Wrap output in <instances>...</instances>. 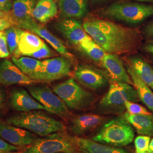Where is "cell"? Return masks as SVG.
<instances>
[{
  "mask_svg": "<svg viewBox=\"0 0 153 153\" xmlns=\"http://www.w3.org/2000/svg\"><path fill=\"white\" fill-rule=\"evenodd\" d=\"M83 26L88 35L106 53H128L137 49L140 33L137 30L98 18H88Z\"/></svg>",
  "mask_w": 153,
  "mask_h": 153,
  "instance_id": "1",
  "label": "cell"
},
{
  "mask_svg": "<svg viewBox=\"0 0 153 153\" xmlns=\"http://www.w3.org/2000/svg\"><path fill=\"white\" fill-rule=\"evenodd\" d=\"M42 111L19 112L9 116L6 121L9 124L22 128L41 137L58 131H65V126L62 121Z\"/></svg>",
  "mask_w": 153,
  "mask_h": 153,
  "instance_id": "2",
  "label": "cell"
},
{
  "mask_svg": "<svg viewBox=\"0 0 153 153\" xmlns=\"http://www.w3.org/2000/svg\"><path fill=\"white\" fill-rule=\"evenodd\" d=\"M108 91L99 104L100 111L105 114L123 112L126 108V101L138 102L140 99L136 88L126 82L109 81Z\"/></svg>",
  "mask_w": 153,
  "mask_h": 153,
  "instance_id": "3",
  "label": "cell"
},
{
  "mask_svg": "<svg viewBox=\"0 0 153 153\" xmlns=\"http://www.w3.org/2000/svg\"><path fill=\"white\" fill-rule=\"evenodd\" d=\"M134 137L132 126L122 116L103 124L92 140L114 147H123L130 144Z\"/></svg>",
  "mask_w": 153,
  "mask_h": 153,
  "instance_id": "4",
  "label": "cell"
},
{
  "mask_svg": "<svg viewBox=\"0 0 153 153\" xmlns=\"http://www.w3.org/2000/svg\"><path fill=\"white\" fill-rule=\"evenodd\" d=\"M55 92L65 103L68 108L83 111L91 108L96 98L85 90L73 78H69L53 87Z\"/></svg>",
  "mask_w": 153,
  "mask_h": 153,
  "instance_id": "5",
  "label": "cell"
},
{
  "mask_svg": "<svg viewBox=\"0 0 153 153\" xmlns=\"http://www.w3.org/2000/svg\"><path fill=\"white\" fill-rule=\"evenodd\" d=\"M105 17L130 24H137L153 16V5L133 2H115L102 11Z\"/></svg>",
  "mask_w": 153,
  "mask_h": 153,
  "instance_id": "6",
  "label": "cell"
},
{
  "mask_svg": "<svg viewBox=\"0 0 153 153\" xmlns=\"http://www.w3.org/2000/svg\"><path fill=\"white\" fill-rule=\"evenodd\" d=\"M78 152L74 136L65 131H58L37 138L26 148L25 153H76Z\"/></svg>",
  "mask_w": 153,
  "mask_h": 153,
  "instance_id": "7",
  "label": "cell"
},
{
  "mask_svg": "<svg viewBox=\"0 0 153 153\" xmlns=\"http://www.w3.org/2000/svg\"><path fill=\"white\" fill-rule=\"evenodd\" d=\"M29 93L48 111L66 121L69 117L68 107L52 89L44 85L28 87Z\"/></svg>",
  "mask_w": 153,
  "mask_h": 153,
  "instance_id": "8",
  "label": "cell"
},
{
  "mask_svg": "<svg viewBox=\"0 0 153 153\" xmlns=\"http://www.w3.org/2000/svg\"><path fill=\"white\" fill-rule=\"evenodd\" d=\"M71 61L64 56L42 61L40 69L30 76L37 82H51L69 76L71 74Z\"/></svg>",
  "mask_w": 153,
  "mask_h": 153,
  "instance_id": "9",
  "label": "cell"
},
{
  "mask_svg": "<svg viewBox=\"0 0 153 153\" xmlns=\"http://www.w3.org/2000/svg\"><path fill=\"white\" fill-rule=\"evenodd\" d=\"M16 26L35 33L40 38L44 39L62 56L68 59L71 61L74 60V56L66 48L60 40L49 32L44 26L37 23L33 19L27 22L18 24Z\"/></svg>",
  "mask_w": 153,
  "mask_h": 153,
  "instance_id": "10",
  "label": "cell"
},
{
  "mask_svg": "<svg viewBox=\"0 0 153 153\" xmlns=\"http://www.w3.org/2000/svg\"><path fill=\"white\" fill-rule=\"evenodd\" d=\"M0 137L20 148L28 146L37 139L33 133L22 128L0 121Z\"/></svg>",
  "mask_w": 153,
  "mask_h": 153,
  "instance_id": "11",
  "label": "cell"
},
{
  "mask_svg": "<svg viewBox=\"0 0 153 153\" xmlns=\"http://www.w3.org/2000/svg\"><path fill=\"white\" fill-rule=\"evenodd\" d=\"M76 80L85 86L92 90H98L106 86L108 78L103 71L90 66H78L74 71Z\"/></svg>",
  "mask_w": 153,
  "mask_h": 153,
  "instance_id": "12",
  "label": "cell"
},
{
  "mask_svg": "<svg viewBox=\"0 0 153 153\" xmlns=\"http://www.w3.org/2000/svg\"><path fill=\"white\" fill-rule=\"evenodd\" d=\"M55 27L68 42L76 47L90 38L82 23L74 19L64 18L55 25Z\"/></svg>",
  "mask_w": 153,
  "mask_h": 153,
  "instance_id": "13",
  "label": "cell"
},
{
  "mask_svg": "<svg viewBox=\"0 0 153 153\" xmlns=\"http://www.w3.org/2000/svg\"><path fill=\"white\" fill-rule=\"evenodd\" d=\"M105 120L104 116L97 114L77 115L71 119L69 128L72 134L79 137L97 129L103 124Z\"/></svg>",
  "mask_w": 153,
  "mask_h": 153,
  "instance_id": "14",
  "label": "cell"
},
{
  "mask_svg": "<svg viewBox=\"0 0 153 153\" xmlns=\"http://www.w3.org/2000/svg\"><path fill=\"white\" fill-rule=\"evenodd\" d=\"M9 104L11 109L18 112L33 110L45 111L44 107L33 97L30 93L22 88H13L10 92Z\"/></svg>",
  "mask_w": 153,
  "mask_h": 153,
  "instance_id": "15",
  "label": "cell"
},
{
  "mask_svg": "<svg viewBox=\"0 0 153 153\" xmlns=\"http://www.w3.org/2000/svg\"><path fill=\"white\" fill-rule=\"evenodd\" d=\"M33 81L25 74L13 62L4 60L0 62V84L9 86L13 85H33Z\"/></svg>",
  "mask_w": 153,
  "mask_h": 153,
  "instance_id": "16",
  "label": "cell"
},
{
  "mask_svg": "<svg viewBox=\"0 0 153 153\" xmlns=\"http://www.w3.org/2000/svg\"><path fill=\"white\" fill-rule=\"evenodd\" d=\"M101 63L108 72L110 80L133 85L131 77L118 55L106 53Z\"/></svg>",
  "mask_w": 153,
  "mask_h": 153,
  "instance_id": "17",
  "label": "cell"
},
{
  "mask_svg": "<svg viewBox=\"0 0 153 153\" xmlns=\"http://www.w3.org/2000/svg\"><path fill=\"white\" fill-rule=\"evenodd\" d=\"M58 7L61 16L66 19H80L88 14V0H59Z\"/></svg>",
  "mask_w": 153,
  "mask_h": 153,
  "instance_id": "18",
  "label": "cell"
},
{
  "mask_svg": "<svg viewBox=\"0 0 153 153\" xmlns=\"http://www.w3.org/2000/svg\"><path fill=\"white\" fill-rule=\"evenodd\" d=\"M44 44L42 39L33 33L22 30L18 48L14 53V57L28 56L40 49Z\"/></svg>",
  "mask_w": 153,
  "mask_h": 153,
  "instance_id": "19",
  "label": "cell"
},
{
  "mask_svg": "<svg viewBox=\"0 0 153 153\" xmlns=\"http://www.w3.org/2000/svg\"><path fill=\"white\" fill-rule=\"evenodd\" d=\"M78 152L81 153H129L125 149L111 146L93 140L74 136Z\"/></svg>",
  "mask_w": 153,
  "mask_h": 153,
  "instance_id": "20",
  "label": "cell"
},
{
  "mask_svg": "<svg viewBox=\"0 0 153 153\" xmlns=\"http://www.w3.org/2000/svg\"><path fill=\"white\" fill-rule=\"evenodd\" d=\"M35 5V0H14L10 11L14 26L33 19V10Z\"/></svg>",
  "mask_w": 153,
  "mask_h": 153,
  "instance_id": "21",
  "label": "cell"
},
{
  "mask_svg": "<svg viewBox=\"0 0 153 153\" xmlns=\"http://www.w3.org/2000/svg\"><path fill=\"white\" fill-rule=\"evenodd\" d=\"M139 134L153 136V115H132L126 112L123 115Z\"/></svg>",
  "mask_w": 153,
  "mask_h": 153,
  "instance_id": "22",
  "label": "cell"
},
{
  "mask_svg": "<svg viewBox=\"0 0 153 153\" xmlns=\"http://www.w3.org/2000/svg\"><path fill=\"white\" fill-rule=\"evenodd\" d=\"M126 70L131 77L133 86L137 90L140 100L146 105L149 109L153 112V91L143 82L131 66L128 64Z\"/></svg>",
  "mask_w": 153,
  "mask_h": 153,
  "instance_id": "23",
  "label": "cell"
},
{
  "mask_svg": "<svg viewBox=\"0 0 153 153\" xmlns=\"http://www.w3.org/2000/svg\"><path fill=\"white\" fill-rule=\"evenodd\" d=\"M58 7L55 0H39L33 10V18L45 23L57 15Z\"/></svg>",
  "mask_w": 153,
  "mask_h": 153,
  "instance_id": "24",
  "label": "cell"
},
{
  "mask_svg": "<svg viewBox=\"0 0 153 153\" xmlns=\"http://www.w3.org/2000/svg\"><path fill=\"white\" fill-rule=\"evenodd\" d=\"M127 62L128 64L131 66L143 82L153 91V67L138 56L129 57Z\"/></svg>",
  "mask_w": 153,
  "mask_h": 153,
  "instance_id": "25",
  "label": "cell"
},
{
  "mask_svg": "<svg viewBox=\"0 0 153 153\" xmlns=\"http://www.w3.org/2000/svg\"><path fill=\"white\" fill-rule=\"evenodd\" d=\"M13 63L16 65L22 72L30 76L38 71L42 65V61H40L31 57H12Z\"/></svg>",
  "mask_w": 153,
  "mask_h": 153,
  "instance_id": "26",
  "label": "cell"
},
{
  "mask_svg": "<svg viewBox=\"0 0 153 153\" xmlns=\"http://www.w3.org/2000/svg\"><path fill=\"white\" fill-rule=\"evenodd\" d=\"M93 60L102 62L106 52L90 37L83 41L78 47Z\"/></svg>",
  "mask_w": 153,
  "mask_h": 153,
  "instance_id": "27",
  "label": "cell"
},
{
  "mask_svg": "<svg viewBox=\"0 0 153 153\" xmlns=\"http://www.w3.org/2000/svg\"><path fill=\"white\" fill-rule=\"evenodd\" d=\"M22 30L18 27L11 26L5 31L8 49L11 54H14L18 48Z\"/></svg>",
  "mask_w": 153,
  "mask_h": 153,
  "instance_id": "28",
  "label": "cell"
},
{
  "mask_svg": "<svg viewBox=\"0 0 153 153\" xmlns=\"http://www.w3.org/2000/svg\"><path fill=\"white\" fill-rule=\"evenodd\" d=\"M127 112L132 115H152V114L140 104L133 102L126 101L125 103Z\"/></svg>",
  "mask_w": 153,
  "mask_h": 153,
  "instance_id": "29",
  "label": "cell"
},
{
  "mask_svg": "<svg viewBox=\"0 0 153 153\" xmlns=\"http://www.w3.org/2000/svg\"><path fill=\"white\" fill-rule=\"evenodd\" d=\"M150 137L148 136H138L134 140L136 153H143L149 152Z\"/></svg>",
  "mask_w": 153,
  "mask_h": 153,
  "instance_id": "30",
  "label": "cell"
},
{
  "mask_svg": "<svg viewBox=\"0 0 153 153\" xmlns=\"http://www.w3.org/2000/svg\"><path fill=\"white\" fill-rule=\"evenodd\" d=\"M56 54L49 48L48 46L44 43L43 45L38 51L28 55V57H33L36 59H42L49 58L55 56Z\"/></svg>",
  "mask_w": 153,
  "mask_h": 153,
  "instance_id": "31",
  "label": "cell"
},
{
  "mask_svg": "<svg viewBox=\"0 0 153 153\" xmlns=\"http://www.w3.org/2000/svg\"><path fill=\"white\" fill-rule=\"evenodd\" d=\"M10 55L5 31H0V58H6Z\"/></svg>",
  "mask_w": 153,
  "mask_h": 153,
  "instance_id": "32",
  "label": "cell"
},
{
  "mask_svg": "<svg viewBox=\"0 0 153 153\" xmlns=\"http://www.w3.org/2000/svg\"><path fill=\"white\" fill-rule=\"evenodd\" d=\"M21 150V148L11 145L6 142L4 140L0 138V152H19Z\"/></svg>",
  "mask_w": 153,
  "mask_h": 153,
  "instance_id": "33",
  "label": "cell"
},
{
  "mask_svg": "<svg viewBox=\"0 0 153 153\" xmlns=\"http://www.w3.org/2000/svg\"><path fill=\"white\" fill-rule=\"evenodd\" d=\"M14 26V22L12 18H0V31H4L12 26Z\"/></svg>",
  "mask_w": 153,
  "mask_h": 153,
  "instance_id": "34",
  "label": "cell"
},
{
  "mask_svg": "<svg viewBox=\"0 0 153 153\" xmlns=\"http://www.w3.org/2000/svg\"><path fill=\"white\" fill-rule=\"evenodd\" d=\"M12 5L11 0H0V10L2 11L9 13L11 11Z\"/></svg>",
  "mask_w": 153,
  "mask_h": 153,
  "instance_id": "35",
  "label": "cell"
},
{
  "mask_svg": "<svg viewBox=\"0 0 153 153\" xmlns=\"http://www.w3.org/2000/svg\"><path fill=\"white\" fill-rule=\"evenodd\" d=\"M6 98L7 95L5 88L0 86V113L4 108Z\"/></svg>",
  "mask_w": 153,
  "mask_h": 153,
  "instance_id": "36",
  "label": "cell"
},
{
  "mask_svg": "<svg viewBox=\"0 0 153 153\" xmlns=\"http://www.w3.org/2000/svg\"><path fill=\"white\" fill-rule=\"evenodd\" d=\"M143 49L148 53L153 55V42H149L145 44Z\"/></svg>",
  "mask_w": 153,
  "mask_h": 153,
  "instance_id": "37",
  "label": "cell"
},
{
  "mask_svg": "<svg viewBox=\"0 0 153 153\" xmlns=\"http://www.w3.org/2000/svg\"><path fill=\"white\" fill-rule=\"evenodd\" d=\"M145 30L148 35L153 36V23L149 25L148 27L146 28Z\"/></svg>",
  "mask_w": 153,
  "mask_h": 153,
  "instance_id": "38",
  "label": "cell"
},
{
  "mask_svg": "<svg viewBox=\"0 0 153 153\" xmlns=\"http://www.w3.org/2000/svg\"><path fill=\"white\" fill-rule=\"evenodd\" d=\"M11 17V15L9 13H6L5 11H2L0 10V18H8Z\"/></svg>",
  "mask_w": 153,
  "mask_h": 153,
  "instance_id": "39",
  "label": "cell"
},
{
  "mask_svg": "<svg viewBox=\"0 0 153 153\" xmlns=\"http://www.w3.org/2000/svg\"><path fill=\"white\" fill-rule=\"evenodd\" d=\"M149 150L150 152L153 153V138L149 144Z\"/></svg>",
  "mask_w": 153,
  "mask_h": 153,
  "instance_id": "40",
  "label": "cell"
},
{
  "mask_svg": "<svg viewBox=\"0 0 153 153\" xmlns=\"http://www.w3.org/2000/svg\"><path fill=\"white\" fill-rule=\"evenodd\" d=\"M135 1H143V2H152V1H153V0H135Z\"/></svg>",
  "mask_w": 153,
  "mask_h": 153,
  "instance_id": "41",
  "label": "cell"
},
{
  "mask_svg": "<svg viewBox=\"0 0 153 153\" xmlns=\"http://www.w3.org/2000/svg\"><path fill=\"white\" fill-rule=\"evenodd\" d=\"M0 153H21L19 152H0Z\"/></svg>",
  "mask_w": 153,
  "mask_h": 153,
  "instance_id": "42",
  "label": "cell"
},
{
  "mask_svg": "<svg viewBox=\"0 0 153 153\" xmlns=\"http://www.w3.org/2000/svg\"><path fill=\"white\" fill-rule=\"evenodd\" d=\"M151 153V152H143V153Z\"/></svg>",
  "mask_w": 153,
  "mask_h": 153,
  "instance_id": "43",
  "label": "cell"
},
{
  "mask_svg": "<svg viewBox=\"0 0 153 153\" xmlns=\"http://www.w3.org/2000/svg\"></svg>",
  "mask_w": 153,
  "mask_h": 153,
  "instance_id": "44",
  "label": "cell"
}]
</instances>
